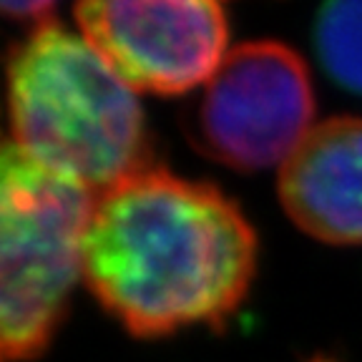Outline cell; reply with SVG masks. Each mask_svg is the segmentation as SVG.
<instances>
[{"label":"cell","instance_id":"cell-1","mask_svg":"<svg viewBox=\"0 0 362 362\" xmlns=\"http://www.w3.org/2000/svg\"><path fill=\"white\" fill-rule=\"evenodd\" d=\"M255 272V229L214 184L148 166L98 194L83 277L134 337H169L194 325L221 329Z\"/></svg>","mask_w":362,"mask_h":362},{"label":"cell","instance_id":"cell-2","mask_svg":"<svg viewBox=\"0 0 362 362\" xmlns=\"http://www.w3.org/2000/svg\"><path fill=\"white\" fill-rule=\"evenodd\" d=\"M8 113L11 141L96 194L153 166L134 88L58 23L35 25L13 48Z\"/></svg>","mask_w":362,"mask_h":362},{"label":"cell","instance_id":"cell-3","mask_svg":"<svg viewBox=\"0 0 362 362\" xmlns=\"http://www.w3.org/2000/svg\"><path fill=\"white\" fill-rule=\"evenodd\" d=\"M96 199L98 194L74 176L6 141L0 158L3 362L43 357L66 322L71 292L83 274Z\"/></svg>","mask_w":362,"mask_h":362},{"label":"cell","instance_id":"cell-4","mask_svg":"<svg viewBox=\"0 0 362 362\" xmlns=\"http://www.w3.org/2000/svg\"><path fill=\"white\" fill-rule=\"evenodd\" d=\"M315 96L292 48L252 40L226 53L187 116L192 144L219 164L259 171L284 164L310 134Z\"/></svg>","mask_w":362,"mask_h":362},{"label":"cell","instance_id":"cell-5","mask_svg":"<svg viewBox=\"0 0 362 362\" xmlns=\"http://www.w3.org/2000/svg\"><path fill=\"white\" fill-rule=\"evenodd\" d=\"M88 45L134 90L179 96L224 61L219 0H76Z\"/></svg>","mask_w":362,"mask_h":362},{"label":"cell","instance_id":"cell-6","mask_svg":"<svg viewBox=\"0 0 362 362\" xmlns=\"http://www.w3.org/2000/svg\"><path fill=\"white\" fill-rule=\"evenodd\" d=\"M279 199L302 232L325 244H362V119L310 129L279 169Z\"/></svg>","mask_w":362,"mask_h":362},{"label":"cell","instance_id":"cell-7","mask_svg":"<svg viewBox=\"0 0 362 362\" xmlns=\"http://www.w3.org/2000/svg\"><path fill=\"white\" fill-rule=\"evenodd\" d=\"M315 48L339 86L362 93V0H327L320 8Z\"/></svg>","mask_w":362,"mask_h":362},{"label":"cell","instance_id":"cell-8","mask_svg":"<svg viewBox=\"0 0 362 362\" xmlns=\"http://www.w3.org/2000/svg\"><path fill=\"white\" fill-rule=\"evenodd\" d=\"M56 3L58 0H0L8 21L35 23V25L51 23V13L56 8Z\"/></svg>","mask_w":362,"mask_h":362},{"label":"cell","instance_id":"cell-9","mask_svg":"<svg viewBox=\"0 0 362 362\" xmlns=\"http://www.w3.org/2000/svg\"><path fill=\"white\" fill-rule=\"evenodd\" d=\"M307 362H337V360H332V357H327V355H317V357H312V360H307Z\"/></svg>","mask_w":362,"mask_h":362}]
</instances>
